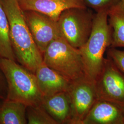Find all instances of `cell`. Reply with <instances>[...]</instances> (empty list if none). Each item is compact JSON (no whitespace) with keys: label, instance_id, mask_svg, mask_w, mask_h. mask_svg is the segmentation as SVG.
Segmentation results:
<instances>
[{"label":"cell","instance_id":"cell-10","mask_svg":"<svg viewBox=\"0 0 124 124\" xmlns=\"http://www.w3.org/2000/svg\"><path fill=\"white\" fill-rule=\"evenodd\" d=\"M82 124H124L121 107L112 102L98 99Z\"/></svg>","mask_w":124,"mask_h":124},{"label":"cell","instance_id":"cell-20","mask_svg":"<svg viewBox=\"0 0 124 124\" xmlns=\"http://www.w3.org/2000/svg\"><path fill=\"white\" fill-rule=\"evenodd\" d=\"M121 109H122V113H123V120H124V105L121 106Z\"/></svg>","mask_w":124,"mask_h":124},{"label":"cell","instance_id":"cell-8","mask_svg":"<svg viewBox=\"0 0 124 124\" xmlns=\"http://www.w3.org/2000/svg\"><path fill=\"white\" fill-rule=\"evenodd\" d=\"M23 11L24 19L32 36L43 55L53 40L61 37L57 21L36 11Z\"/></svg>","mask_w":124,"mask_h":124},{"label":"cell","instance_id":"cell-17","mask_svg":"<svg viewBox=\"0 0 124 124\" xmlns=\"http://www.w3.org/2000/svg\"><path fill=\"white\" fill-rule=\"evenodd\" d=\"M87 7L93 9L96 13L108 11L117 4L121 0H83Z\"/></svg>","mask_w":124,"mask_h":124},{"label":"cell","instance_id":"cell-16","mask_svg":"<svg viewBox=\"0 0 124 124\" xmlns=\"http://www.w3.org/2000/svg\"><path fill=\"white\" fill-rule=\"evenodd\" d=\"M26 117L29 124H58L42 104L27 107Z\"/></svg>","mask_w":124,"mask_h":124},{"label":"cell","instance_id":"cell-6","mask_svg":"<svg viewBox=\"0 0 124 124\" xmlns=\"http://www.w3.org/2000/svg\"><path fill=\"white\" fill-rule=\"evenodd\" d=\"M67 92L71 104L70 124H82L98 100L95 81L85 77L71 82Z\"/></svg>","mask_w":124,"mask_h":124},{"label":"cell","instance_id":"cell-19","mask_svg":"<svg viewBox=\"0 0 124 124\" xmlns=\"http://www.w3.org/2000/svg\"><path fill=\"white\" fill-rule=\"evenodd\" d=\"M8 85L4 75L0 68V100H4L7 98Z\"/></svg>","mask_w":124,"mask_h":124},{"label":"cell","instance_id":"cell-5","mask_svg":"<svg viewBox=\"0 0 124 124\" xmlns=\"http://www.w3.org/2000/svg\"><path fill=\"white\" fill-rule=\"evenodd\" d=\"M95 15L88 7L64 10L57 21L61 37L72 46L80 49L91 35Z\"/></svg>","mask_w":124,"mask_h":124},{"label":"cell","instance_id":"cell-4","mask_svg":"<svg viewBox=\"0 0 124 124\" xmlns=\"http://www.w3.org/2000/svg\"><path fill=\"white\" fill-rule=\"evenodd\" d=\"M43 62L71 82L87 76L80 49L62 37L49 45L43 54Z\"/></svg>","mask_w":124,"mask_h":124},{"label":"cell","instance_id":"cell-9","mask_svg":"<svg viewBox=\"0 0 124 124\" xmlns=\"http://www.w3.org/2000/svg\"><path fill=\"white\" fill-rule=\"evenodd\" d=\"M22 11H35L58 21L63 11L72 8H86L83 0H16Z\"/></svg>","mask_w":124,"mask_h":124},{"label":"cell","instance_id":"cell-12","mask_svg":"<svg viewBox=\"0 0 124 124\" xmlns=\"http://www.w3.org/2000/svg\"><path fill=\"white\" fill-rule=\"evenodd\" d=\"M41 104L58 124H70L71 104L67 91L43 97Z\"/></svg>","mask_w":124,"mask_h":124},{"label":"cell","instance_id":"cell-7","mask_svg":"<svg viewBox=\"0 0 124 124\" xmlns=\"http://www.w3.org/2000/svg\"><path fill=\"white\" fill-rule=\"evenodd\" d=\"M95 85L98 99L124 105V74L108 57L104 58L103 65Z\"/></svg>","mask_w":124,"mask_h":124},{"label":"cell","instance_id":"cell-14","mask_svg":"<svg viewBox=\"0 0 124 124\" xmlns=\"http://www.w3.org/2000/svg\"><path fill=\"white\" fill-rule=\"evenodd\" d=\"M112 32V47H124V3L120 1L108 12Z\"/></svg>","mask_w":124,"mask_h":124},{"label":"cell","instance_id":"cell-21","mask_svg":"<svg viewBox=\"0 0 124 124\" xmlns=\"http://www.w3.org/2000/svg\"><path fill=\"white\" fill-rule=\"evenodd\" d=\"M121 1H122V2H123V3H124V0H121Z\"/></svg>","mask_w":124,"mask_h":124},{"label":"cell","instance_id":"cell-18","mask_svg":"<svg viewBox=\"0 0 124 124\" xmlns=\"http://www.w3.org/2000/svg\"><path fill=\"white\" fill-rule=\"evenodd\" d=\"M107 57L111 58L119 69L124 74V51L109 47L107 51Z\"/></svg>","mask_w":124,"mask_h":124},{"label":"cell","instance_id":"cell-1","mask_svg":"<svg viewBox=\"0 0 124 124\" xmlns=\"http://www.w3.org/2000/svg\"><path fill=\"white\" fill-rule=\"evenodd\" d=\"M8 19L10 36L16 61L34 74L43 62V55L32 36L16 0H2Z\"/></svg>","mask_w":124,"mask_h":124},{"label":"cell","instance_id":"cell-11","mask_svg":"<svg viewBox=\"0 0 124 124\" xmlns=\"http://www.w3.org/2000/svg\"><path fill=\"white\" fill-rule=\"evenodd\" d=\"M38 87L43 97L67 92L71 82L43 62L35 73Z\"/></svg>","mask_w":124,"mask_h":124},{"label":"cell","instance_id":"cell-13","mask_svg":"<svg viewBox=\"0 0 124 124\" xmlns=\"http://www.w3.org/2000/svg\"><path fill=\"white\" fill-rule=\"evenodd\" d=\"M27 106L21 102L5 99L0 106V124H26Z\"/></svg>","mask_w":124,"mask_h":124},{"label":"cell","instance_id":"cell-15","mask_svg":"<svg viewBox=\"0 0 124 124\" xmlns=\"http://www.w3.org/2000/svg\"><path fill=\"white\" fill-rule=\"evenodd\" d=\"M0 57L16 61L10 36L8 19L0 0Z\"/></svg>","mask_w":124,"mask_h":124},{"label":"cell","instance_id":"cell-3","mask_svg":"<svg viewBox=\"0 0 124 124\" xmlns=\"http://www.w3.org/2000/svg\"><path fill=\"white\" fill-rule=\"evenodd\" d=\"M0 68L8 85L6 99L21 102L27 106L41 104L43 96L34 73L16 61L1 57Z\"/></svg>","mask_w":124,"mask_h":124},{"label":"cell","instance_id":"cell-2","mask_svg":"<svg viewBox=\"0 0 124 124\" xmlns=\"http://www.w3.org/2000/svg\"><path fill=\"white\" fill-rule=\"evenodd\" d=\"M112 32L108 23V11L95 13L93 27L87 41L80 50L84 64L85 73L95 81L102 70L104 54L111 46Z\"/></svg>","mask_w":124,"mask_h":124}]
</instances>
